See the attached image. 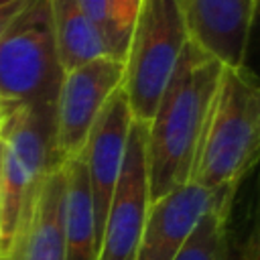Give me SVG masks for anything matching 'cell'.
<instances>
[{
  "mask_svg": "<svg viewBox=\"0 0 260 260\" xmlns=\"http://www.w3.org/2000/svg\"><path fill=\"white\" fill-rule=\"evenodd\" d=\"M124 65L110 55L63 73L53 106V142L59 162L77 158L110 95L122 85Z\"/></svg>",
  "mask_w": 260,
  "mask_h": 260,
  "instance_id": "obj_6",
  "label": "cell"
},
{
  "mask_svg": "<svg viewBox=\"0 0 260 260\" xmlns=\"http://www.w3.org/2000/svg\"><path fill=\"white\" fill-rule=\"evenodd\" d=\"M148 207L150 189L146 165V124L134 120L126 140L120 175L102 225L98 260H136Z\"/></svg>",
  "mask_w": 260,
  "mask_h": 260,
  "instance_id": "obj_7",
  "label": "cell"
},
{
  "mask_svg": "<svg viewBox=\"0 0 260 260\" xmlns=\"http://www.w3.org/2000/svg\"><path fill=\"white\" fill-rule=\"evenodd\" d=\"M49 12L63 73L108 55L102 35L77 0H49Z\"/></svg>",
  "mask_w": 260,
  "mask_h": 260,
  "instance_id": "obj_13",
  "label": "cell"
},
{
  "mask_svg": "<svg viewBox=\"0 0 260 260\" xmlns=\"http://www.w3.org/2000/svg\"><path fill=\"white\" fill-rule=\"evenodd\" d=\"M189 43L179 0H140L122 59V91L136 122H148Z\"/></svg>",
  "mask_w": 260,
  "mask_h": 260,
  "instance_id": "obj_4",
  "label": "cell"
},
{
  "mask_svg": "<svg viewBox=\"0 0 260 260\" xmlns=\"http://www.w3.org/2000/svg\"><path fill=\"white\" fill-rule=\"evenodd\" d=\"M232 254L234 244L230 234V209L215 203L199 219L173 260H232Z\"/></svg>",
  "mask_w": 260,
  "mask_h": 260,
  "instance_id": "obj_14",
  "label": "cell"
},
{
  "mask_svg": "<svg viewBox=\"0 0 260 260\" xmlns=\"http://www.w3.org/2000/svg\"><path fill=\"white\" fill-rule=\"evenodd\" d=\"M30 0H0V35L16 20Z\"/></svg>",
  "mask_w": 260,
  "mask_h": 260,
  "instance_id": "obj_16",
  "label": "cell"
},
{
  "mask_svg": "<svg viewBox=\"0 0 260 260\" xmlns=\"http://www.w3.org/2000/svg\"><path fill=\"white\" fill-rule=\"evenodd\" d=\"M63 69L59 65L49 0H30L0 35V102L6 114L55 104Z\"/></svg>",
  "mask_w": 260,
  "mask_h": 260,
  "instance_id": "obj_5",
  "label": "cell"
},
{
  "mask_svg": "<svg viewBox=\"0 0 260 260\" xmlns=\"http://www.w3.org/2000/svg\"><path fill=\"white\" fill-rule=\"evenodd\" d=\"M104 39L108 55L124 59L140 0H77Z\"/></svg>",
  "mask_w": 260,
  "mask_h": 260,
  "instance_id": "obj_15",
  "label": "cell"
},
{
  "mask_svg": "<svg viewBox=\"0 0 260 260\" xmlns=\"http://www.w3.org/2000/svg\"><path fill=\"white\" fill-rule=\"evenodd\" d=\"M63 199V165H55L43 177L6 260H65Z\"/></svg>",
  "mask_w": 260,
  "mask_h": 260,
  "instance_id": "obj_11",
  "label": "cell"
},
{
  "mask_svg": "<svg viewBox=\"0 0 260 260\" xmlns=\"http://www.w3.org/2000/svg\"><path fill=\"white\" fill-rule=\"evenodd\" d=\"M132 124H134V116L128 106L126 93L122 91L120 85L102 108L79 154L85 165V173L89 181L98 236L102 234L110 197L114 193V185L120 175V165L124 158V148Z\"/></svg>",
  "mask_w": 260,
  "mask_h": 260,
  "instance_id": "obj_8",
  "label": "cell"
},
{
  "mask_svg": "<svg viewBox=\"0 0 260 260\" xmlns=\"http://www.w3.org/2000/svg\"><path fill=\"white\" fill-rule=\"evenodd\" d=\"M215 203V195L193 181L150 201L136 260H173L199 219Z\"/></svg>",
  "mask_w": 260,
  "mask_h": 260,
  "instance_id": "obj_9",
  "label": "cell"
},
{
  "mask_svg": "<svg viewBox=\"0 0 260 260\" xmlns=\"http://www.w3.org/2000/svg\"><path fill=\"white\" fill-rule=\"evenodd\" d=\"M65 199H63V236L65 260H98L100 236L93 215L89 181L81 156L63 162Z\"/></svg>",
  "mask_w": 260,
  "mask_h": 260,
  "instance_id": "obj_12",
  "label": "cell"
},
{
  "mask_svg": "<svg viewBox=\"0 0 260 260\" xmlns=\"http://www.w3.org/2000/svg\"><path fill=\"white\" fill-rule=\"evenodd\" d=\"M0 177H2V138H0ZM0 199H2V181H0Z\"/></svg>",
  "mask_w": 260,
  "mask_h": 260,
  "instance_id": "obj_17",
  "label": "cell"
},
{
  "mask_svg": "<svg viewBox=\"0 0 260 260\" xmlns=\"http://www.w3.org/2000/svg\"><path fill=\"white\" fill-rule=\"evenodd\" d=\"M0 260H6V258H4V256H2V254H0Z\"/></svg>",
  "mask_w": 260,
  "mask_h": 260,
  "instance_id": "obj_19",
  "label": "cell"
},
{
  "mask_svg": "<svg viewBox=\"0 0 260 260\" xmlns=\"http://www.w3.org/2000/svg\"><path fill=\"white\" fill-rule=\"evenodd\" d=\"M223 63L189 39L146 122V165L150 201L191 179Z\"/></svg>",
  "mask_w": 260,
  "mask_h": 260,
  "instance_id": "obj_1",
  "label": "cell"
},
{
  "mask_svg": "<svg viewBox=\"0 0 260 260\" xmlns=\"http://www.w3.org/2000/svg\"><path fill=\"white\" fill-rule=\"evenodd\" d=\"M4 120H6V112H4V108H2V102H0V130H2V124H4Z\"/></svg>",
  "mask_w": 260,
  "mask_h": 260,
  "instance_id": "obj_18",
  "label": "cell"
},
{
  "mask_svg": "<svg viewBox=\"0 0 260 260\" xmlns=\"http://www.w3.org/2000/svg\"><path fill=\"white\" fill-rule=\"evenodd\" d=\"M53 106H26L6 114L2 138V199H0V254L6 258L35 193L55 165Z\"/></svg>",
  "mask_w": 260,
  "mask_h": 260,
  "instance_id": "obj_3",
  "label": "cell"
},
{
  "mask_svg": "<svg viewBox=\"0 0 260 260\" xmlns=\"http://www.w3.org/2000/svg\"><path fill=\"white\" fill-rule=\"evenodd\" d=\"M189 39L228 67L246 65L258 0H179Z\"/></svg>",
  "mask_w": 260,
  "mask_h": 260,
  "instance_id": "obj_10",
  "label": "cell"
},
{
  "mask_svg": "<svg viewBox=\"0 0 260 260\" xmlns=\"http://www.w3.org/2000/svg\"><path fill=\"white\" fill-rule=\"evenodd\" d=\"M260 146V87L246 67L223 65L197 144L191 179L232 207L240 181L254 167Z\"/></svg>",
  "mask_w": 260,
  "mask_h": 260,
  "instance_id": "obj_2",
  "label": "cell"
}]
</instances>
